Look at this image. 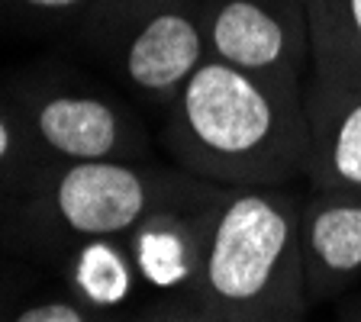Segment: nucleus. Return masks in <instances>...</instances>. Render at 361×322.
<instances>
[{
  "mask_svg": "<svg viewBox=\"0 0 361 322\" xmlns=\"http://www.w3.org/2000/svg\"><path fill=\"white\" fill-rule=\"evenodd\" d=\"M303 84L207 58L165 106L168 151L223 190L284 187L307 168Z\"/></svg>",
  "mask_w": 361,
  "mask_h": 322,
  "instance_id": "nucleus-1",
  "label": "nucleus"
},
{
  "mask_svg": "<svg viewBox=\"0 0 361 322\" xmlns=\"http://www.w3.org/2000/svg\"><path fill=\"white\" fill-rule=\"evenodd\" d=\"M300 197L281 187L226 190L194 219L190 303L229 322H303Z\"/></svg>",
  "mask_w": 361,
  "mask_h": 322,
  "instance_id": "nucleus-2",
  "label": "nucleus"
},
{
  "mask_svg": "<svg viewBox=\"0 0 361 322\" xmlns=\"http://www.w3.org/2000/svg\"><path fill=\"white\" fill-rule=\"evenodd\" d=\"M226 190L142 161H49L10 203V225L42 252H75L94 239H123L161 216H188Z\"/></svg>",
  "mask_w": 361,
  "mask_h": 322,
  "instance_id": "nucleus-3",
  "label": "nucleus"
},
{
  "mask_svg": "<svg viewBox=\"0 0 361 322\" xmlns=\"http://www.w3.org/2000/svg\"><path fill=\"white\" fill-rule=\"evenodd\" d=\"M78 30L133 94L161 110L210 58L203 0H97Z\"/></svg>",
  "mask_w": 361,
  "mask_h": 322,
  "instance_id": "nucleus-4",
  "label": "nucleus"
},
{
  "mask_svg": "<svg viewBox=\"0 0 361 322\" xmlns=\"http://www.w3.org/2000/svg\"><path fill=\"white\" fill-rule=\"evenodd\" d=\"M4 94L45 161H142L149 151V129L123 100L71 75H20Z\"/></svg>",
  "mask_w": 361,
  "mask_h": 322,
  "instance_id": "nucleus-5",
  "label": "nucleus"
},
{
  "mask_svg": "<svg viewBox=\"0 0 361 322\" xmlns=\"http://www.w3.org/2000/svg\"><path fill=\"white\" fill-rule=\"evenodd\" d=\"M210 58L274 81L313 71L307 0H203Z\"/></svg>",
  "mask_w": 361,
  "mask_h": 322,
  "instance_id": "nucleus-6",
  "label": "nucleus"
},
{
  "mask_svg": "<svg viewBox=\"0 0 361 322\" xmlns=\"http://www.w3.org/2000/svg\"><path fill=\"white\" fill-rule=\"evenodd\" d=\"M297 233L310 306L361 280V190H310L300 197Z\"/></svg>",
  "mask_w": 361,
  "mask_h": 322,
  "instance_id": "nucleus-7",
  "label": "nucleus"
},
{
  "mask_svg": "<svg viewBox=\"0 0 361 322\" xmlns=\"http://www.w3.org/2000/svg\"><path fill=\"white\" fill-rule=\"evenodd\" d=\"M303 110L310 190H361V84L310 71Z\"/></svg>",
  "mask_w": 361,
  "mask_h": 322,
  "instance_id": "nucleus-8",
  "label": "nucleus"
},
{
  "mask_svg": "<svg viewBox=\"0 0 361 322\" xmlns=\"http://www.w3.org/2000/svg\"><path fill=\"white\" fill-rule=\"evenodd\" d=\"M313 71L361 84V0H307Z\"/></svg>",
  "mask_w": 361,
  "mask_h": 322,
  "instance_id": "nucleus-9",
  "label": "nucleus"
},
{
  "mask_svg": "<svg viewBox=\"0 0 361 322\" xmlns=\"http://www.w3.org/2000/svg\"><path fill=\"white\" fill-rule=\"evenodd\" d=\"M116 239H94L75 248L71 258V287L75 297L90 306H116L129 293V261L120 255Z\"/></svg>",
  "mask_w": 361,
  "mask_h": 322,
  "instance_id": "nucleus-10",
  "label": "nucleus"
},
{
  "mask_svg": "<svg viewBox=\"0 0 361 322\" xmlns=\"http://www.w3.org/2000/svg\"><path fill=\"white\" fill-rule=\"evenodd\" d=\"M45 165L49 161L36 149L20 113L13 110L7 94H0V200L13 203Z\"/></svg>",
  "mask_w": 361,
  "mask_h": 322,
  "instance_id": "nucleus-11",
  "label": "nucleus"
},
{
  "mask_svg": "<svg viewBox=\"0 0 361 322\" xmlns=\"http://www.w3.org/2000/svg\"><path fill=\"white\" fill-rule=\"evenodd\" d=\"M97 7V0H0V16L30 30H59L81 26L84 16Z\"/></svg>",
  "mask_w": 361,
  "mask_h": 322,
  "instance_id": "nucleus-12",
  "label": "nucleus"
},
{
  "mask_svg": "<svg viewBox=\"0 0 361 322\" xmlns=\"http://www.w3.org/2000/svg\"><path fill=\"white\" fill-rule=\"evenodd\" d=\"M7 322H113L100 306L78 300V297H52L36 300L30 306L16 309Z\"/></svg>",
  "mask_w": 361,
  "mask_h": 322,
  "instance_id": "nucleus-13",
  "label": "nucleus"
},
{
  "mask_svg": "<svg viewBox=\"0 0 361 322\" xmlns=\"http://www.w3.org/2000/svg\"><path fill=\"white\" fill-rule=\"evenodd\" d=\"M129 322H229L223 316L210 313V309L197 306V303H188V306H161V309H149V313L135 316Z\"/></svg>",
  "mask_w": 361,
  "mask_h": 322,
  "instance_id": "nucleus-14",
  "label": "nucleus"
},
{
  "mask_svg": "<svg viewBox=\"0 0 361 322\" xmlns=\"http://www.w3.org/2000/svg\"><path fill=\"white\" fill-rule=\"evenodd\" d=\"M338 322H361V303H355V306H348L345 313H342V319Z\"/></svg>",
  "mask_w": 361,
  "mask_h": 322,
  "instance_id": "nucleus-15",
  "label": "nucleus"
},
{
  "mask_svg": "<svg viewBox=\"0 0 361 322\" xmlns=\"http://www.w3.org/2000/svg\"><path fill=\"white\" fill-rule=\"evenodd\" d=\"M10 316H7V309H4V303H0V322H7Z\"/></svg>",
  "mask_w": 361,
  "mask_h": 322,
  "instance_id": "nucleus-16",
  "label": "nucleus"
}]
</instances>
